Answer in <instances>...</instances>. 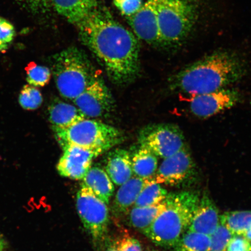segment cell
Listing matches in <instances>:
<instances>
[{"mask_svg": "<svg viewBox=\"0 0 251 251\" xmlns=\"http://www.w3.org/2000/svg\"><path fill=\"white\" fill-rule=\"evenodd\" d=\"M196 174L195 163L185 146L175 154L164 159L153 179L160 184L178 186L192 180Z\"/></svg>", "mask_w": 251, "mask_h": 251, "instance_id": "obj_9", "label": "cell"}, {"mask_svg": "<svg viewBox=\"0 0 251 251\" xmlns=\"http://www.w3.org/2000/svg\"><path fill=\"white\" fill-rule=\"evenodd\" d=\"M49 121L53 131L66 129L86 119L76 106L55 100L49 108Z\"/></svg>", "mask_w": 251, "mask_h": 251, "instance_id": "obj_17", "label": "cell"}, {"mask_svg": "<svg viewBox=\"0 0 251 251\" xmlns=\"http://www.w3.org/2000/svg\"><path fill=\"white\" fill-rule=\"evenodd\" d=\"M76 208L84 228L93 239L102 240L109 225L106 204L100 200L90 188L82 184L77 194Z\"/></svg>", "mask_w": 251, "mask_h": 251, "instance_id": "obj_8", "label": "cell"}, {"mask_svg": "<svg viewBox=\"0 0 251 251\" xmlns=\"http://www.w3.org/2000/svg\"><path fill=\"white\" fill-rule=\"evenodd\" d=\"M226 251H251V243L243 235H233Z\"/></svg>", "mask_w": 251, "mask_h": 251, "instance_id": "obj_30", "label": "cell"}, {"mask_svg": "<svg viewBox=\"0 0 251 251\" xmlns=\"http://www.w3.org/2000/svg\"><path fill=\"white\" fill-rule=\"evenodd\" d=\"M73 101L86 117L91 118L102 117L108 114L114 104L111 93L99 77Z\"/></svg>", "mask_w": 251, "mask_h": 251, "instance_id": "obj_10", "label": "cell"}, {"mask_svg": "<svg viewBox=\"0 0 251 251\" xmlns=\"http://www.w3.org/2000/svg\"><path fill=\"white\" fill-rule=\"evenodd\" d=\"M200 200L191 191L168 194L165 208L143 233L157 246L174 247L188 230Z\"/></svg>", "mask_w": 251, "mask_h": 251, "instance_id": "obj_3", "label": "cell"}, {"mask_svg": "<svg viewBox=\"0 0 251 251\" xmlns=\"http://www.w3.org/2000/svg\"><path fill=\"white\" fill-rule=\"evenodd\" d=\"M118 251H143L139 241L133 237H125L118 242Z\"/></svg>", "mask_w": 251, "mask_h": 251, "instance_id": "obj_31", "label": "cell"}, {"mask_svg": "<svg viewBox=\"0 0 251 251\" xmlns=\"http://www.w3.org/2000/svg\"><path fill=\"white\" fill-rule=\"evenodd\" d=\"M166 206L165 200L164 201L155 205L133 206L128 214V221L131 226L143 233L151 226L157 216L165 208Z\"/></svg>", "mask_w": 251, "mask_h": 251, "instance_id": "obj_20", "label": "cell"}, {"mask_svg": "<svg viewBox=\"0 0 251 251\" xmlns=\"http://www.w3.org/2000/svg\"><path fill=\"white\" fill-rule=\"evenodd\" d=\"M43 98L37 87L26 84L21 90L19 103L22 108L27 111H34L42 105Z\"/></svg>", "mask_w": 251, "mask_h": 251, "instance_id": "obj_26", "label": "cell"}, {"mask_svg": "<svg viewBox=\"0 0 251 251\" xmlns=\"http://www.w3.org/2000/svg\"><path fill=\"white\" fill-rule=\"evenodd\" d=\"M28 84L36 87L45 86L51 79V71L45 66H41L33 62L29 63L25 68Z\"/></svg>", "mask_w": 251, "mask_h": 251, "instance_id": "obj_25", "label": "cell"}, {"mask_svg": "<svg viewBox=\"0 0 251 251\" xmlns=\"http://www.w3.org/2000/svg\"><path fill=\"white\" fill-rule=\"evenodd\" d=\"M131 165L136 176L151 178L158 168V159L150 151L140 147L131 158Z\"/></svg>", "mask_w": 251, "mask_h": 251, "instance_id": "obj_21", "label": "cell"}, {"mask_svg": "<svg viewBox=\"0 0 251 251\" xmlns=\"http://www.w3.org/2000/svg\"><path fill=\"white\" fill-rule=\"evenodd\" d=\"M137 37L152 45H162L155 0H149L136 13L128 17Z\"/></svg>", "mask_w": 251, "mask_h": 251, "instance_id": "obj_13", "label": "cell"}, {"mask_svg": "<svg viewBox=\"0 0 251 251\" xmlns=\"http://www.w3.org/2000/svg\"><path fill=\"white\" fill-rule=\"evenodd\" d=\"M191 98V112L197 117L208 118L233 107L239 102L240 96L236 90L225 88L214 92L197 94Z\"/></svg>", "mask_w": 251, "mask_h": 251, "instance_id": "obj_11", "label": "cell"}, {"mask_svg": "<svg viewBox=\"0 0 251 251\" xmlns=\"http://www.w3.org/2000/svg\"><path fill=\"white\" fill-rule=\"evenodd\" d=\"M233 235L224 225L220 222L215 231L210 235L211 244H210L209 251H226L228 245Z\"/></svg>", "mask_w": 251, "mask_h": 251, "instance_id": "obj_27", "label": "cell"}, {"mask_svg": "<svg viewBox=\"0 0 251 251\" xmlns=\"http://www.w3.org/2000/svg\"><path fill=\"white\" fill-rule=\"evenodd\" d=\"M248 65L238 53L219 50L187 66L171 80V89L190 94L225 89L246 76Z\"/></svg>", "mask_w": 251, "mask_h": 251, "instance_id": "obj_2", "label": "cell"}, {"mask_svg": "<svg viewBox=\"0 0 251 251\" xmlns=\"http://www.w3.org/2000/svg\"><path fill=\"white\" fill-rule=\"evenodd\" d=\"M20 1L28 5H34L38 4L41 0H20Z\"/></svg>", "mask_w": 251, "mask_h": 251, "instance_id": "obj_32", "label": "cell"}, {"mask_svg": "<svg viewBox=\"0 0 251 251\" xmlns=\"http://www.w3.org/2000/svg\"><path fill=\"white\" fill-rule=\"evenodd\" d=\"M0 244H4V242L2 241V237L0 235Z\"/></svg>", "mask_w": 251, "mask_h": 251, "instance_id": "obj_36", "label": "cell"}, {"mask_svg": "<svg viewBox=\"0 0 251 251\" xmlns=\"http://www.w3.org/2000/svg\"><path fill=\"white\" fill-rule=\"evenodd\" d=\"M139 143L140 147L164 159L175 154L185 147L183 132L177 126L172 124L147 126L140 131Z\"/></svg>", "mask_w": 251, "mask_h": 251, "instance_id": "obj_7", "label": "cell"}, {"mask_svg": "<svg viewBox=\"0 0 251 251\" xmlns=\"http://www.w3.org/2000/svg\"><path fill=\"white\" fill-rule=\"evenodd\" d=\"M15 28L9 22L0 18V52L5 51L13 41Z\"/></svg>", "mask_w": 251, "mask_h": 251, "instance_id": "obj_28", "label": "cell"}, {"mask_svg": "<svg viewBox=\"0 0 251 251\" xmlns=\"http://www.w3.org/2000/svg\"><path fill=\"white\" fill-rule=\"evenodd\" d=\"M64 152L56 165L62 177L74 180H83L92 168L94 159L103 153L101 151L70 146L62 148Z\"/></svg>", "mask_w": 251, "mask_h": 251, "instance_id": "obj_12", "label": "cell"}, {"mask_svg": "<svg viewBox=\"0 0 251 251\" xmlns=\"http://www.w3.org/2000/svg\"><path fill=\"white\" fill-rule=\"evenodd\" d=\"M219 223L217 207L208 196H203L200 199L188 230L210 236L218 227Z\"/></svg>", "mask_w": 251, "mask_h": 251, "instance_id": "obj_14", "label": "cell"}, {"mask_svg": "<svg viewBox=\"0 0 251 251\" xmlns=\"http://www.w3.org/2000/svg\"><path fill=\"white\" fill-rule=\"evenodd\" d=\"M107 251H118L116 249H114V248H111V249H109L107 250Z\"/></svg>", "mask_w": 251, "mask_h": 251, "instance_id": "obj_35", "label": "cell"}, {"mask_svg": "<svg viewBox=\"0 0 251 251\" xmlns=\"http://www.w3.org/2000/svg\"><path fill=\"white\" fill-rule=\"evenodd\" d=\"M220 222L234 235H244L251 227V211L226 212Z\"/></svg>", "mask_w": 251, "mask_h": 251, "instance_id": "obj_22", "label": "cell"}, {"mask_svg": "<svg viewBox=\"0 0 251 251\" xmlns=\"http://www.w3.org/2000/svg\"><path fill=\"white\" fill-rule=\"evenodd\" d=\"M162 45L177 47L190 35L198 20L195 0H155Z\"/></svg>", "mask_w": 251, "mask_h": 251, "instance_id": "obj_5", "label": "cell"}, {"mask_svg": "<svg viewBox=\"0 0 251 251\" xmlns=\"http://www.w3.org/2000/svg\"><path fill=\"white\" fill-rule=\"evenodd\" d=\"M167 190L151 178L138 197L133 206L145 207L156 205L166 199Z\"/></svg>", "mask_w": 251, "mask_h": 251, "instance_id": "obj_23", "label": "cell"}, {"mask_svg": "<svg viewBox=\"0 0 251 251\" xmlns=\"http://www.w3.org/2000/svg\"><path fill=\"white\" fill-rule=\"evenodd\" d=\"M243 236L251 243V227L247 231V233L245 234Z\"/></svg>", "mask_w": 251, "mask_h": 251, "instance_id": "obj_33", "label": "cell"}, {"mask_svg": "<svg viewBox=\"0 0 251 251\" xmlns=\"http://www.w3.org/2000/svg\"><path fill=\"white\" fill-rule=\"evenodd\" d=\"M209 235L188 230L176 244L175 251H209Z\"/></svg>", "mask_w": 251, "mask_h": 251, "instance_id": "obj_24", "label": "cell"}, {"mask_svg": "<svg viewBox=\"0 0 251 251\" xmlns=\"http://www.w3.org/2000/svg\"><path fill=\"white\" fill-rule=\"evenodd\" d=\"M54 134L62 149L75 146L103 152L124 140L123 134L117 128L86 119L66 129L54 131Z\"/></svg>", "mask_w": 251, "mask_h": 251, "instance_id": "obj_6", "label": "cell"}, {"mask_svg": "<svg viewBox=\"0 0 251 251\" xmlns=\"http://www.w3.org/2000/svg\"><path fill=\"white\" fill-rule=\"evenodd\" d=\"M119 11L127 17H130L139 10L142 5V0H114Z\"/></svg>", "mask_w": 251, "mask_h": 251, "instance_id": "obj_29", "label": "cell"}, {"mask_svg": "<svg viewBox=\"0 0 251 251\" xmlns=\"http://www.w3.org/2000/svg\"><path fill=\"white\" fill-rule=\"evenodd\" d=\"M4 250V244H0V251H3Z\"/></svg>", "mask_w": 251, "mask_h": 251, "instance_id": "obj_34", "label": "cell"}, {"mask_svg": "<svg viewBox=\"0 0 251 251\" xmlns=\"http://www.w3.org/2000/svg\"><path fill=\"white\" fill-rule=\"evenodd\" d=\"M132 177L121 185L114 201V209L117 213H124L134 206L141 191L150 179Z\"/></svg>", "mask_w": 251, "mask_h": 251, "instance_id": "obj_18", "label": "cell"}, {"mask_svg": "<svg viewBox=\"0 0 251 251\" xmlns=\"http://www.w3.org/2000/svg\"><path fill=\"white\" fill-rule=\"evenodd\" d=\"M52 71L59 93L72 101L98 77L86 55L75 47L55 56Z\"/></svg>", "mask_w": 251, "mask_h": 251, "instance_id": "obj_4", "label": "cell"}, {"mask_svg": "<svg viewBox=\"0 0 251 251\" xmlns=\"http://www.w3.org/2000/svg\"><path fill=\"white\" fill-rule=\"evenodd\" d=\"M105 169L113 183L118 186L125 183L133 174L130 153L124 149L113 150L106 158Z\"/></svg>", "mask_w": 251, "mask_h": 251, "instance_id": "obj_15", "label": "cell"}, {"mask_svg": "<svg viewBox=\"0 0 251 251\" xmlns=\"http://www.w3.org/2000/svg\"><path fill=\"white\" fill-rule=\"evenodd\" d=\"M83 180L84 186L90 188L100 200L108 205L114 192V186L104 170L96 166L91 168Z\"/></svg>", "mask_w": 251, "mask_h": 251, "instance_id": "obj_19", "label": "cell"}, {"mask_svg": "<svg viewBox=\"0 0 251 251\" xmlns=\"http://www.w3.org/2000/svg\"><path fill=\"white\" fill-rule=\"evenodd\" d=\"M58 13L76 25L98 7L99 0H51Z\"/></svg>", "mask_w": 251, "mask_h": 251, "instance_id": "obj_16", "label": "cell"}, {"mask_svg": "<svg viewBox=\"0 0 251 251\" xmlns=\"http://www.w3.org/2000/svg\"><path fill=\"white\" fill-rule=\"evenodd\" d=\"M83 42L113 82H132L140 72L139 45L134 34L105 9L96 8L77 25Z\"/></svg>", "mask_w": 251, "mask_h": 251, "instance_id": "obj_1", "label": "cell"}]
</instances>
